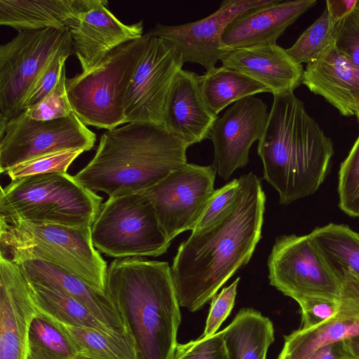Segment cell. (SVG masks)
<instances>
[{
  "label": "cell",
  "instance_id": "1",
  "mask_svg": "<svg viewBox=\"0 0 359 359\" xmlns=\"http://www.w3.org/2000/svg\"><path fill=\"white\" fill-rule=\"evenodd\" d=\"M236 199L217 222L182 242L170 267L180 306L201 309L250 259L262 238L266 196L253 172L241 175Z\"/></svg>",
  "mask_w": 359,
  "mask_h": 359
},
{
  "label": "cell",
  "instance_id": "2",
  "mask_svg": "<svg viewBox=\"0 0 359 359\" xmlns=\"http://www.w3.org/2000/svg\"><path fill=\"white\" fill-rule=\"evenodd\" d=\"M273 95L257 153L264 178L278 191L280 204L314 194L327 174L333 144L294 92Z\"/></svg>",
  "mask_w": 359,
  "mask_h": 359
},
{
  "label": "cell",
  "instance_id": "3",
  "mask_svg": "<svg viewBox=\"0 0 359 359\" xmlns=\"http://www.w3.org/2000/svg\"><path fill=\"white\" fill-rule=\"evenodd\" d=\"M105 292L135 341L138 359H172L181 313L168 263L116 259L107 268Z\"/></svg>",
  "mask_w": 359,
  "mask_h": 359
},
{
  "label": "cell",
  "instance_id": "4",
  "mask_svg": "<svg viewBox=\"0 0 359 359\" xmlns=\"http://www.w3.org/2000/svg\"><path fill=\"white\" fill-rule=\"evenodd\" d=\"M189 147L163 126L128 123L104 132L93 158L74 177L109 197L138 192L187 163Z\"/></svg>",
  "mask_w": 359,
  "mask_h": 359
},
{
  "label": "cell",
  "instance_id": "5",
  "mask_svg": "<svg viewBox=\"0 0 359 359\" xmlns=\"http://www.w3.org/2000/svg\"><path fill=\"white\" fill-rule=\"evenodd\" d=\"M0 255L15 262L45 261L106 294V262L95 248L91 227L0 220Z\"/></svg>",
  "mask_w": 359,
  "mask_h": 359
},
{
  "label": "cell",
  "instance_id": "6",
  "mask_svg": "<svg viewBox=\"0 0 359 359\" xmlns=\"http://www.w3.org/2000/svg\"><path fill=\"white\" fill-rule=\"evenodd\" d=\"M102 201L67 172L33 175L1 188L0 220L91 227Z\"/></svg>",
  "mask_w": 359,
  "mask_h": 359
},
{
  "label": "cell",
  "instance_id": "7",
  "mask_svg": "<svg viewBox=\"0 0 359 359\" xmlns=\"http://www.w3.org/2000/svg\"><path fill=\"white\" fill-rule=\"evenodd\" d=\"M149 38L147 32L123 43L90 69L66 79L70 105L84 125L111 130L126 123L128 88Z\"/></svg>",
  "mask_w": 359,
  "mask_h": 359
},
{
  "label": "cell",
  "instance_id": "8",
  "mask_svg": "<svg viewBox=\"0 0 359 359\" xmlns=\"http://www.w3.org/2000/svg\"><path fill=\"white\" fill-rule=\"evenodd\" d=\"M95 248L112 257H158L169 248L154 208L140 192L109 197L91 226Z\"/></svg>",
  "mask_w": 359,
  "mask_h": 359
},
{
  "label": "cell",
  "instance_id": "9",
  "mask_svg": "<svg viewBox=\"0 0 359 359\" xmlns=\"http://www.w3.org/2000/svg\"><path fill=\"white\" fill-rule=\"evenodd\" d=\"M73 48L68 28L24 30L0 46V114L11 120L22 112L34 83L60 51Z\"/></svg>",
  "mask_w": 359,
  "mask_h": 359
},
{
  "label": "cell",
  "instance_id": "10",
  "mask_svg": "<svg viewBox=\"0 0 359 359\" xmlns=\"http://www.w3.org/2000/svg\"><path fill=\"white\" fill-rule=\"evenodd\" d=\"M268 268L270 284L297 303L309 298L339 299V280L310 233L278 237Z\"/></svg>",
  "mask_w": 359,
  "mask_h": 359
},
{
  "label": "cell",
  "instance_id": "11",
  "mask_svg": "<svg viewBox=\"0 0 359 359\" xmlns=\"http://www.w3.org/2000/svg\"><path fill=\"white\" fill-rule=\"evenodd\" d=\"M96 135L72 112L66 117L37 121L25 111L8 121L0 137V172L21 163L60 151L92 149Z\"/></svg>",
  "mask_w": 359,
  "mask_h": 359
},
{
  "label": "cell",
  "instance_id": "12",
  "mask_svg": "<svg viewBox=\"0 0 359 359\" xmlns=\"http://www.w3.org/2000/svg\"><path fill=\"white\" fill-rule=\"evenodd\" d=\"M217 171L212 165L186 163L155 184L138 192L151 202L159 224L170 241L193 230L215 191Z\"/></svg>",
  "mask_w": 359,
  "mask_h": 359
},
{
  "label": "cell",
  "instance_id": "13",
  "mask_svg": "<svg viewBox=\"0 0 359 359\" xmlns=\"http://www.w3.org/2000/svg\"><path fill=\"white\" fill-rule=\"evenodd\" d=\"M149 34L128 88L125 104L126 123L163 126L169 93L184 63L175 46Z\"/></svg>",
  "mask_w": 359,
  "mask_h": 359
},
{
  "label": "cell",
  "instance_id": "14",
  "mask_svg": "<svg viewBox=\"0 0 359 359\" xmlns=\"http://www.w3.org/2000/svg\"><path fill=\"white\" fill-rule=\"evenodd\" d=\"M276 0H224L211 15L180 25L156 23L149 33L175 46L183 63H197L210 72L228 52L222 37L227 25L248 11L272 4Z\"/></svg>",
  "mask_w": 359,
  "mask_h": 359
},
{
  "label": "cell",
  "instance_id": "15",
  "mask_svg": "<svg viewBox=\"0 0 359 359\" xmlns=\"http://www.w3.org/2000/svg\"><path fill=\"white\" fill-rule=\"evenodd\" d=\"M269 114L262 100L250 96L232 104L217 118L209 139L214 147L212 165L221 178L229 180L248 163L250 149L261 138Z\"/></svg>",
  "mask_w": 359,
  "mask_h": 359
},
{
  "label": "cell",
  "instance_id": "16",
  "mask_svg": "<svg viewBox=\"0 0 359 359\" xmlns=\"http://www.w3.org/2000/svg\"><path fill=\"white\" fill-rule=\"evenodd\" d=\"M39 309L16 262L0 255V359H27L29 328Z\"/></svg>",
  "mask_w": 359,
  "mask_h": 359
},
{
  "label": "cell",
  "instance_id": "17",
  "mask_svg": "<svg viewBox=\"0 0 359 359\" xmlns=\"http://www.w3.org/2000/svg\"><path fill=\"white\" fill-rule=\"evenodd\" d=\"M107 5L104 0H84L82 10L68 27L82 72L92 68L120 45L143 36L142 20L123 24Z\"/></svg>",
  "mask_w": 359,
  "mask_h": 359
},
{
  "label": "cell",
  "instance_id": "18",
  "mask_svg": "<svg viewBox=\"0 0 359 359\" xmlns=\"http://www.w3.org/2000/svg\"><path fill=\"white\" fill-rule=\"evenodd\" d=\"M334 272L340 282L338 312L323 324L285 336L277 359H309L325 344L359 334V278L344 271Z\"/></svg>",
  "mask_w": 359,
  "mask_h": 359
},
{
  "label": "cell",
  "instance_id": "19",
  "mask_svg": "<svg viewBox=\"0 0 359 359\" xmlns=\"http://www.w3.org/2000/svg\"><path fill=\"white\" fill-rule=\"evenodd\" d=\"M199 75L182 69L176 75L168 98L163 127L189 146L209 139L218 115L207 104Z\"/></svg>",
  "mask_w": 359,
  "mask_h": 359
},
{
  "label": "cell",
  "instance_id": "20",
  "mask_svg": "<svg viewBox=\"0 0 359 359\" xmlns=\"http://www.w3.org/2000/svg\"><path fill=\"white\" fill-rule=\"evenodd\" d=\"M316 4V0H276L250 9L227 25L222 43L227 51L276 43L286 29Z\"/></svg>",
  "mask_w": 359,
  "mask_h": 359
},
{
  "label": "cell",
  "instance_id": "21",
  "mask_svg": "<svg viewBox=\"0 0 359 359\" xmlns=\"http://www.w3.org/2000/svg\"><path fill=\"white\" fill-rule=\"evenodd\" d=\"M302 83L323 97L341 115L354 116L359 121V69L334 43L306 64Z\"/></svg>",
  "mask_w": 359,
  "mask_h": 359
},
{
  "label": "cell",
  "instance_id": "22",
  "mask_svg": "<svg viewBox=\"0 0 359 359\" xmlns=\"http://www.w3.org/2000/svg\"><path fill=\"white\" fill-rule=\"evenodd\" d=\"M220 61L262 83L273 95L294 92L302 83V65L277 43L231 50Z\"/></svg>",
  "mask_w": 359,
  "mask_h": 359
},
{
  "label": "cell",
  "instance_id": "23",
  "mask_svg": "<svg viewBox=\"0 0 359 359\" xmlns=\"http://www.w3.org/2000/svg\"><path fill=\"white\" fill-rule=\"evenodd\" d=\"M16 263L31 282L65 292L104 323L130 335L119 312L107 294L98 292L78 277L45 261L23 259Z\"/></svg>",
  "mask_w": 359,
  "mask_h": 359
},
{
  "label": "cell",
  "instance_id": "24",
  "mask_svg": "<svg viewBox=\"0 0 359 359\" xmlns=\"http://www.w3.org/2000/svg\"><path fill=\"white\" fill-rule=\"evenodd\" d=\"M84 0H0V25L18 32L68 28Z\"/></svg>",
  "mask_w": 359,
  "mask_h": 359
},
{
  "label": "cell",
  "instance_id": "25",
  "mask_svg": "<svg viewBox=\"0 0 359 359\" xmlns=\"http://www.w3.org/2000/svg\"><path fill=\"white\" fill-rule=\"evenodd\" d=\"M39 313L62 334L75 355L87 359H138L135 341L127 334H108L90 327L76 326L40 309Z\"/></svg>",
  "mask_w": 359,
  "mask_h": 359
},
{
  "label": "cell",
  "instance_id": "26",
  "mask_svg": "<svg viewBox=\"0 0 359 359\" xmlns=\"http://www.w3.org/2000/svg\"><path fill=\"white\" fill-rule=\"evenodd\" d=\"M222 332L229 359H266L274 341L272 322L252 309H241Z\"/></svg>",
  "mask_w": 359,
  "mask_h": 359
},
{
  "label": "cell",
  "instance_id": "27",
  "mask_svg": "<svg viewBox=\"0 0 359 359\" xmlns=\"http://www.w3.org/2000/svg\"><path fill=\"white\" fill-rule=\"evenodd\" d=\"M203 96L215 114L231 104L261 93H270L262 83L239 72L221 66L199 75Z\"/></svg>",
  "mask_w": 359,
  "mask_h": 359
},
{
  "label": "cell",
  "instance_id": "28",
  "mask_svg": "<svg viewBox=\"0 0 359 359\" xmlns=\"http://www.w3.org/2000/svg\"><path fill=\"white\" fill-rule=\"evenodd\" d=\"M310 235L333 271H344L359 278V233L347 225L330 223Z\"/></svg>",
  "mask_w": 359,
  "mask_h": 359
},
{
  "label": "cell",
  "instance_id": "29",
  "mask_svg": "<svg viewBox=\"0 0 359 359\" xmlns=\"http://www.w3.org/2000/svg\"><path fill=\"white\" fill-rule=\"evenodd\" d=\"M29 281L41 311L73 325L90 327L108 334L124 333L100 320L83 304L65 292Z\"/></svg>",
  "mask_w": 359,
  "mask_h": 359
},
{
  "label": "cell",
  "instance_id": "30",
  "mask_svg": "<svg viewBox=\"0 0 359 359\" xmlns=\"http://www.w3.org/2000/svg\"><path fill=\"white\" fill-rule=\"evenodd\" d=\"M333 43L334 25L325 8L322 15L286 50L297 63L308 64L316 60Z\"/></svg>",
  "mask_w": 359,
  "mask_h": 359
},
{
  "label": "cell",
  "instance_id": "31",
  "mask_svg": "<svg viewBox=\"0 0 359 359\" xmlns=\"http://www.w3.org/2000/svg\"><path fill=\"white\" fill-rule=\"evenodd\" d=\"M339 206L351 217L359 218V135L339 171Z\"/></svg>",
  "mask_w": 359,
  "mask_h": 359
},
{
  "label": "cell",
  "instance_id": "32",
  "mask_svg": "<svg viewBox=\"0 0 359 359\" xmlns=\"http://www.w3.org/2000/svg\"><path fill=\"white\" fill-rule=\"evenodd\" d=\"M83 151L72 149L42 156L18 164L5 174L14 181L37 175L67 172L71 163Z\"/></svg>",
  "mask_w": 359,
  "mask_h": 359
},
{
  "label": "cell",
  "instance_id": "33",
  "mask_svg": "<svg viewBox=\"0 0 359 359\" xmlns=\"http://www.w3.org/2000/svg\"><path fill=\"white\" fill-rule=\"evenodd\" d=\"M65 72L64 66L60 79L53 90L37 104L24 111L28 117L47 121L66 117L73 112L67 93Z\"/></svg>",
  "mask_w": 359,
  "mask_h": 359
},
{
  "label": "cell",
  "instance_id": "34",
  "mask_svg": "<svg viewBox=\"0 0 359 359\" xmlns=\"http://www.w3.org/2000/svg\"><path fill=\"white\" fill-rule=\"evenodd\" d=\"M29 337L31 344L50 353L63 358L75 355L62 334L40 313L31 323Z\"/></svg>",
  "mask_w": 359,
  "mask_h": 359
},
{
  "label": "cell",
  "instance_id": "35",
  "mask_svg": "<svg viewBox=\"0 0 359 359\" xmlns=\"http://www.w3.org/2000/svg\"><path fill=\"white\" fill-rule=\"evenodd\" d=\"M239 186V180L233 179L223 187L215 190L207 201L191 231L205 229L219 220L234 203Z\"/></svg>",
  "mask_w": 359,
  "mask_h": 359
},
{
  "label": "cell",
  "instance_id": "36",
  "mask_svg": "<svg viewBox=\"0 0 359 359\" xmlns=\"http://www.w3.org/2000/svg\"><path fill=\"white\" fill-rule=\"evenodd\" d=\"M74 53L73 48L57 53L46 66L32 86L22 106V111L37 104L57 83L68 57Z\"/></svg>",
  "mask_w": 359,
  "mask_h": 359
},
{
  "label": "cell",
  "instance_id": "37",
  "mask_svg": "<svg viewBox=\"0 0 359 359\" xmlns=\"http://www.w3.org/2000/svg\"><path fill=\"white\" fill-rule=\"evenodd\" d=\"M334 44L359 69V6L334 26Z\"/></svg>",
  "mask_w": 359,
  "mask_h": 359
},
{
  "label": "cell",
  "instance_id": "38",
  "mask_svg": "<svg viewBox=\"0 0 359 359\" xmlns=\"http://www.w3.org/2000/svg\"><path fill=\"white\" fill-rule=\"evenodd\" d=\"M172 359H229L222 330L186 344H177Z\"/></svg>",
  "mask_w": 359,
  "mask_h": 359
},
{
  "label": "cell",
  "instance_id": "39",
  "mask_svg": "<svg viewBox=\"0 0 359 359\" xmlns=\"http://www.w3.org/2000/svg\"><path fill=\"white\" fill-rule=\"evenodd\" d=\"M240 280L237 278L230 285L215 294L211 302L203 336H211L217 333L222 323L230 314L236 296V290Z\"/></svg>",
  "mask_w": 359,
  "mask_h": 359
},
{
  "label": "cell",
  "instance_id": "40",
  "mask_svg": "<svg viewBox=\"0 0 359 359\" xmlns=\"http://www.w3.org/2000/svg\"><path fill=\"white\" fill-rule=\"evenodd\" d=\"M302 314L301 329L318 326L333 317L339 309V299H305L298 303Z\"/></svg>",
  "mask_w": 359,
  "mask_h": 359
},
{
  "label": "cell",
  "instance_id": "41",
  "mask_svg": "<svg viewBox=\"0 0 359 359\" xmlns=\"http://www.w3.org/2000/svg\"><path fill=\"white\" fill-rule=\"evenodd\" d=\"M309 359H356L348 340L329 343L316 350Z\"/></svg>",
  "mask_w": 359,
  "mask_h": 359
},
{
  "label": "cell",
  "instance_id": "42",
  "mask_svg": "<svg viewBox=\"0 0 359 359\" xmlns=\"http://www.w3.org/2000/svg\"><path fill=\"white\" fill-rule=\"evenodd\" d=\"M358 6V0H327L326 7L330 19L334 26L351 13Z\"/></svg>",
  "mask_w": 359,
  "mask_h": 359
},
{
  "label": "cell",
  "instance_id": "43",
  "mask_svg": "<svg viewBox=\"0 0 359 359\" xmlns=\"http://www.w3.org/2000/svg\"><path fill=\"white\" fill-rule=\"evenodd\" d=\"M348 340L354 355L356 359H359V334L348 339Z\"/></svg>",
  "mask_w": 359,
  "mask_h": 359
}]
</instances>
